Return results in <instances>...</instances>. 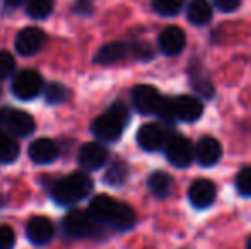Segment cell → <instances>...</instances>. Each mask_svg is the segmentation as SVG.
<instances>
[{"mask_svg": "<svg viewBox=\"0 0 251 249\" xmlns=\"http://www.w3.org/2000/svg\"><path fill=\"white\" fill-rule=\"evenodd\" d=\"M94 188V183L86 173H72L53 186L51 196L58 205L69 206L86 198Z\"/></svg>", "mask_w": 251, "mask_h": 249, "instance_id": "cell-1", "label": "cell"}, {"mask_svg": "<svg viewBox=\"0 0 251 249\" xmlns=\"http://www.w3.org/2000/svg\"><path fill=\"white\" fill-rule=\"evenodd\" d=\"M130 120V113L128 108L123 103H115L104 114L98 116L93 121V133L101 140L106 142H116V140L122 136L123 128L128 123Z\"/></svg>", "mask_w": 251, "mask_h": 249, "instance_id": "cell-2", "label": "cell"}, {"mask_svg": "<svg viewBox=\"0 0 251 249\" xmlns=\"http://www.w3.org/2000/svg\"><path fill=\"white\" fill-rule=\"evenodd\" d=\"M0 125L16 136H27L34 132V120L29 113L23 110H10L3 108L0 110Z\"/></svg>", "mask_w": 251, "mask_h": 249, "instance_id": "cell-3", "label": "cell"}, {"mask_svg": "<svg viewBox=\"0 0 251 249\" xmlns=\"http://www.w3.org/2000/svg\"><path fill=\"white\" fill-rule=\"evenodd\" d=\"M43 91V79L36 70H21L12 80V92L23 101L34 99Z\"/></svg>", "mask_w": 251, "mask_h": 249, "instance_id": "cell-4", "label": "cell"}, {"mask_svg": "<svg viewBox=\"0 0 251 249\" xmlns=\"http://www.w3.org/2000/svg\"><path fill=\"white\" fill-rule=\"evenodd\" d=\"M164 97L155 87L139 84L132 89V103L140 114H157Z\"/></svg>", "mask_w": 251, "mask_h": 249, "instance_id": "cell-5", "label": "cell"}, {"mask_svg": "<svg viewBox=\"0 0 251 249\" xmlns=\"http://www.w3.org/2000/svg\"><path fill=\"white\" fill-rule=\"evenodd\" d=\"M166 157L176 167H188L195 159V147L186 136H173L166 143Z\"/></svg>", "mask_w": 251, "mask_h": 249, "instance_id": "cell-6", "label": "cell"}, {"mask_svg": "<svg viewBox=\"0 0 251 249\" xmlns=\"http://www.w3.org/2000/svg\"><path fill=\"white\" fill-rule=\"evenodd\" d=\"M169 140V130L162 123H146L137 133V142L147 152H155V150L166 147Z\"/></svg>", "mask_w": 251, "mask_h": 249, "instance_id": "cell-7", "label": "cell"}, {"mask_svg": "<svg viewBox=\"0 0 251 249\" xmlns=\"http://www.w3.org/2000/svg\"><path fill=\"white\" fill-rule=\"evenodd\" d=\"M63 229L70 237H89L96 232V220L89 212L74 210L63 219Z\"/></svg>", "mask_w": 251, "mask_h": 249, "instance_id": "cell-8", "label": "cell"}, {"mask_svg": "<svg viewBox=\"0 0 251 249\" xmlns=\"http://www.w3.org/2000/svg\"><path fill=\"white\" fill-rule=\"evenodd\" d=\"M47 36L40 27H24L16 38V50L23 57H33L45 46Z\"/></svg>", "mask_w": 251, "mask_h": 249, "instance_id": "cell-9", "label": "cell"}, {"mask_svg": "<svg viewBox=\"0 0 251 249\" xmlns=\"http://www.w3.org/2000/svg\"><path fill=\"white\" fill-rule=\"evenodd\" d=\"M159 50L168 57H176L179 55L186 46V34L181 27L178 26H168L161 31L157 38Z\"/></svg>", "mask_w": 251, "mask_h": 249, "instance_id": "cell-10", "label": "cell"}, {"mask_svg": "<svg viewBox=\"0 0 251 249\" xmlns=\"http://www.w3.org/2000/svg\"><path fill=\"white\" fill-rule=\"evenodd\" d=\"M171 108L175 120L186 123H193L203 114V104L193 96H178L176 99H171Z\"/></svg>", "mask_w": 251, "mask_h": 249, "instance_id": "cell-11", "label": "cell"}, {"mask_svg": "<svg viewBox=\"0 0 251 249\" xmlns=\"http://www.w3.org/2000/svg\"><path fill=\"white\" fill-rule=\"evenodd\" d=\"M215 196H217V188L210 180H205V178L195 180L188 189L190 203L199 210L208 208L215 202Z\"/></svg>", "mask_w": 251, "mask_h": 249, "instance_id": "cell-12", "label": "cell"}, {"mask_svg": "<svg viewBox=\"0 0 251 249\" xmlns=\"http://www.w3.org/2000/svg\"><path fill=\"white\" fill-rule=\"evenodd\" d=\"M120 206L122 203L116 202L115 198L108 195H98L96 198H93L89 205V213L94 220L98 222H106V224H113L120 212Z\"/></svg>", "mask_w": 251, "mask_h": 249, "instance_id": "cell-13", "label": "cell"}, {"mask_svg": "<svg viewBox=\"0 0 251 249\" xmlns=\"http://www.w3.org/2000/svg\"><path fill=\"white\" fill-rule=\"evenodd\" d=\"M222 145L214 136H203L195 147V159L201 167H212L221 160Z\"/></svg>", "mask_w": 251, "mask_h": 249, "instance_id": "cell-14", "label": "cell"}, {"mask_svg": "<svg viewBox=\"0 0 251 249\" xmlns=\"http://www.w3.org/2000/svg\"><path fill=\"white\" fill-rule=\"evenodd\" d=\"M108 160V150L98 142L84 143L79 150V164L87 171H96Z\"/></svg>", "mask_w": 251, "mask_h": 249, "instance_id": "cell-15", "label": "cell"}, {"mask_svg": "<svg viewBox=\"0 0 251 249\" xmlns=\"http://www.w3.org/2000/svg\"><path fill=\"white\" fill-rule=\"evenodd\" d=\"M27 239L36 246H45L53 239L55 236V227H53L51 220L47 217H34L27 224Z\"/></svg>", "mask_w": 251, "mask_h": 249, "instance_id": "cell-16", "label": "cell"}, {"mask_svg": "<svg viewBox=\"0 0 251 249\" xmlns=\"http://www.w3.org/2000/svg\"><path fill=\"white\" fill-rule=\"evenodd\" d=\"M29 157L36 164H50L58 157V147L51 138H38L29 145Z\"/></svg>", "mask_w": 251, "mask_h": 249, "instance_id": "cell-17", "label": "cell"}, {"mask_svg": "<svg viewBox=\"0 0 251 249\" xmlns=\"http://www.w3.org/2000/svg\"><path fill=\"white\" fill-rule=\"evenodd\" d=\"M130 51H132V48L126 46L125 43L115 41V43H108L101 46L94 60H96V63H101V65H111V63L125 60Z\"/></svg>", "mask_w": 251, "mask_h": 249, "instance_id": "cell-18", "label": "cell"}, {"mask_svg": "<svg viewBox=\"0 0 251 249\" xmlns=\"http://www.w3.org/2000/svg\"><path fill=\"white\" fill-rule=\"evenodd\" d=\"M186 17L195 26H205L212 19V3L208 0H192L186 7Z\"/></svg>", "mask_w": 251, "mask_h": 249, "instance_id": "cell-19", "label": "cell"}, {"mask_svg": "<svg viewBox=\"0 0 251 249\" xmlns=\"http://www.w3.org/2000/svg\"><path fill=\"white\" fill-rule=\"evenodd\" d=\"M147 184H149V189L154 196H157V198H166V196L171 193L173 180L164 171H155V173H152L149 176Z\"/></svg>", "mask_w": 251, "mask_h": 249, "instance_id": "cell-20", "label": "cell"}, {"mask_svg": "<svg viewBox=\"0 0 251 249\" xmlns=\"http://www.w3.org/2000/svg\"><path fill=\"white\" fill-rule=\"evenodd\" d=\"M17 157H19V143L10 135L0 132V162H14Z\"/></svg>", "mask_w": 251, "mask_h": 249, "instance_id": "cell-21", "label": "cell"}, {"mask_svg": "<svg viewBox=\"0 0 251 249\" xmlns=\"http://www.w3.org/2000/svg\"><path fill=\"white\" fill-rule=\"evenodd\" d=\"M126 176H128V167H126L125 162L122 160H116L111 166L108 167L104 174V181L111 186H120L126 181Z\"/></svg>", "mask_w": 251, "mask_h": 249, "instance_id": "cell-22", "label": "cell"}, {"mask_svg": "<svg viewBox=\"0 0 251 249\" xmlns=\"http://www.w3.org/2000/svg\"><path fill=\"white\" fill-rule=\"evenodd\" d=\"M183 5H185V0H152V9L162 17L176 16L183 9Z\"/></svg>", "mask_w": 251, "mask_h": 249, "instance_id": "cell-23", "label": "cell"}, {"mask_svg": "<svg viewBox=\"0 0 251 249\" xmlns=\"http://www.w3.org/2000/svg\"><path fill=\"white\" fill-rule=\"evenodd\" d=\"M53 0H29L27 3V14L33 19H45L51 14L53 10Z\"/></svg>", "mask_w": 251, "mask_h": 249, "instance_id": "cell-24", "label": "cell"}, {"mask_svg": "<svg viewBox=\"0 0 251 249\" xmlns=\"http://www.w3.org/2000/svg\"><path fill=\"white\" fill-rule=\"evenodd\" d=\"M192 86H193V89L200 94V96L207 97V99H210L215 92L214 84H210V80L208 79H203L200 72H192Z\"/></svg>", "mask_w": 251, "mask_h": 249, "instance_id": "cell-25", "label": "cell"}, {"mask_svg": "<svg viewBox=\"0 0 251 249\" xmlns=\"http://www.w3.org/2000/svg\"><path fill=\"white\" fill-rule=\"evenodd\" d=\"M236 189L241 196L251 198V166L243 167L236 176Z\"/></svg>", "mask_w": 251, "mask_h": 249, "instance_id": "cell-26", "label": "cell"}, {"mask_svg": "<svg viewBox=\"0 0 251 249\" xmlns=\"http://www.w3.org/2000/svg\"><path fill=\"white\" fill-rule=\"evenodd\" d=\"M65 96H67V89L62 86V84L53 82L45 89V99H47V103H50V104L62 103V101L65 99Z\"/></svg>", "mask_w": 251, "mask_h": 249, "instance_id": "cell-27", "label": "cell"}, {"mask_svg": "<svg viewBox=\"0 0 251 249\" xmlns=\"http://www.w3.org/2000/svg\"><path fill=\"white\" fill-rule=\"evenodd\" d=\"M16 68V60L9 51H0V79H5Z\"/></svg>", "mask_w": 251, "mask_h": 249, "instance_id": "cell-28", "label": "cell"}, {"mask_svg": "<svg viewBox=\"0 0 251 249\" xmlns=\"http://www.w3.org/2000/svg\"><path fill=\"white\" fill-rule=\"evenodd\" d=\"M16 244V234L9 226H0V249H12Z\"/></svg>", "mask_w": 251, "mask_h": 249, "instance_id": "cell-29", "label": "cell"}, {"mask_svg": "<svg viewBox=\"0 0 251 249\" xmlns=\"http://www.w3.org/2000/svg\"><path fill=\"white\" fill-rule=\"evenodd\" d=\"M214 5L222 12H234L241 5V0H214Z\"/></svg>", "mask_w": 251, "mask_h": 249, "instance_id": "cell-30", "label": "cell"}, {"mask_svg": "<svg viewBox=\"0 0 251 249\" xmlns=\"http://www.w3.org/2000/svg\"><path fill=\"white\" fill-rule=\"evenodd\" d=\"M5 2H7V5H10V7H17V5H21L24 0H5Z\"/></svg>", "mask_w": 251, "mask_h": 249, "instance_id": "cell-31", "label": "cell"}, {"mask_svg": "<svg viewBox=\"0 0 251 249\" xmlns=\"http://www.w3.org/2000/svg\"><path fill=\"white\" fill-rule=\"evenodd\" d=\"M246 249H251V237H250V241H248V248Z\"/></svg>", "mask_w": 251, "mask_h": 249, "instance_id": "cell-32", "label": "cell"}]
</instances>
